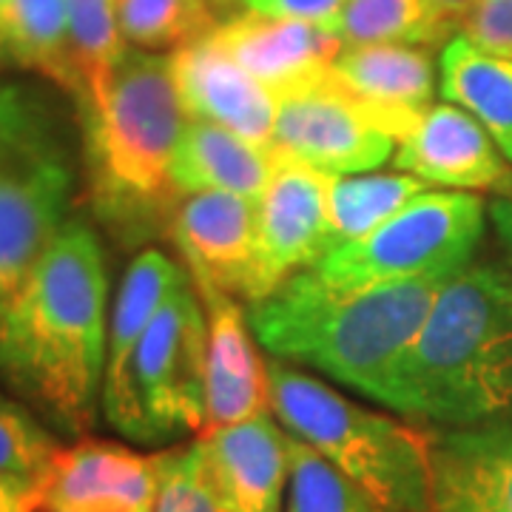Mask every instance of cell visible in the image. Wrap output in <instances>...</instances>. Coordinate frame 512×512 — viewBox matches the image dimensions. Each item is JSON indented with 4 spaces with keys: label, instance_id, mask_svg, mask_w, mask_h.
<instances>
[{
    "label": "cell",
    "instance_id": "cell-36",
    "mask_svg": "<svg viewBox=\"0 0 512 512\" xmlns=\"http://www.w3.org/2000/svg\"><path fill=\"white\" fill-rule=\"evenodd\" d=\"M20 512H66L57 501H52L49 495L40 490V484L32 481V487L26 490V498H23V510Z\"/></svg>",
    "mask_w": 512,
    "mask_h": 512
},
{
    "label": "cell",
    "instance_id": "cell-10",
    "mask_svg": "<svg viewBox=\"0 0 512 512\" xmlns=\"http://www.w3.org/2000/svg\"><path fill=\"white\" fill-rule=\"evenodd\" d=\"M396 146V137L376 126L330 72L308 89L279 100L274 151L322 174L345 177L373 171L396 154Z\"/></svg>",
    "mask_w": 512,
    "mask_h": 512
},
{
    "label": "cell",
    "instance_id": "cell-32",
    "mask_svg": "<svg viewBox=\"0 0 512 512\" xmlns=\"http://www.w3.org/2000/svg\"><path fill=\"white\" fill-rule=\"evenodd\" d=\"M345 6L348 0H248L245 3V9H254L259 15L302 20V23L322 26L328 32H333Z\"/></svg>",
    "mask_w": 512,
    "mask_h": 512
},
{
    "label": "cell",
    "instance_id": "cell-29",
    "mask_svg": "<svg viewBox=\"0 0 512 512\" xmlns=\"http://www.w3.org/2000/svg\"><path fill=\"white\" fill-rule=\"evenodd\" d=\"M57 450L55 433L20 399L0 390V473L40 478Z\"/></svg>",
    "mask_w": 512,
    "mask_h": 512
},
{
    "label": "cell",
    "instance_id": "cell-18",
    "mask_svg": "<svg viewBox=\"0 0 512 512\" xmlns=\"http://www.w3.org/2000/svg\"><path fill=\"white\" fill-rule=\"evenodd\" d=\"M171 63L188 117L220 123L254 146L274 151L279 100L234 57L211 43V37L205 35L171 52Z\"/></svg>",
    "mask_w": 512,
    "mask_h": 512
},
{
    "label": "cell",
    "instance_id": "cell-3",
    "mask_svg": "<svg viewBox=\"0 0 512 512\" xmlns=\"http://www.w3.org/2000/svg\"><path fill=\"white\" fill-rule=\"evenodd\" d=\"M188 123L171 52L128 46L106 89L80 106L89 197L114 234L137 237L174 217V151Z\"/></svg>",
    "mask_w": 512,
    "mask_h": 512
},
{
    "label": "cell",
    "instance_id": "cell-33",
    "mask_svg": "<svg viewBox=\"0 0 512 512\" xmlns=\"http://www.w3.org/2000/svg\"><path fill=\"white\" fill-rule=\"evenodd\" d=\"M35 478L15 476V473H0V512H20L26 490L32 487Z\"/></svg>",
    "mask_w": 512,
    "mask_h": 512
},
{
    "label": "cell",
    "instance_id": "cell-19",
    "mask_svg": "<svg viewBox=\"0 0 512 512\" xmlns=\"http://www.w3.org/2000/svg\"><path fill=\"white\" fill-rule=\"evenodd\" d=\"M333 80L384 128L396 143L433 106L436 66L427 46H345L333 66Z\"/></svg>",
    "mask_w": 512,
    "mask_h": 512
},
{
    "label": "cell",
    "instance_id": "cell-31",
    "mask_svg": "<svg viewBox=\"0 0 512 512\" xmlns=\"http://www.w3.org/2000/svg\"><path fill=\"white\" fill-rule=\"evenodd\" d=\"M461 35L484 52L512 57V0H478L461 26Z\"/></svg>",
    "mask_w": 512,
    "mask_h": 512
},
{
    "label": "cell",
    "instance_id": "cell-4",
    "mask_svg": "<svg viewBox=\"0 0 512 512\" xmlns=\"http://www.w3.org/2000/svg\"><path fill=\"white\" fill-rule=\"evenodd\" d=\"M512 407V268L467 265L436 296L396 379L393 410L464 427Z\"/></svg>",
    "mask_w": 512,
    "mask_h": 512
},
{
    "label": "cell",
    "instance_id": "cell-13",
    "mask_svg": "<svg viewBox=\"0 0 512 512\" xmlns=\"http://www.w3.org/2000/svg\"><path fill=\"white\" fill-rule=\"evenodd\" d=\"M208 37L262 86H268L276 100L322 80L345 49L342 40L322 26L271 18L254 9L220 20Z\"/></svg>",
    "mask_w": 512,
    "mask_h": 512
},
{
    "label": "cell",
    "instance_id": "cell-23",
    "mask_svg": "<svg viewBox=\"0 0 512 512\" xmlns=\"http://www.w3.org/2000/svg\"><path fill=\"white\" fill-rule=\"evenodd\" d=\"M0 52L77 100L69 0H6L0 6Z\"/></svg>",
    "mask_w": 512,
    "mask_h": 512
},
{
    "label": "cell",
    "instance_id": "cell-20",
    "mask_svg": "<svg viewBox=\"0 0 512 512\" xmlns=\"http://www.w3.org/2000/svg\"><path fill=\"white\" fill-rule=\"evenodd\" d=\"M271 171L274 151L254 146L237 131L200 117H188L171 165L180 197L200 191H228L259 200L268 188Z\"/></svg>",
    "mask_w": 512,
    "mask_h": 512
},
{
    "label": "cell",
    "instance_id": "cell-24",
    "mask_svg": "<svg viewBox=\"0 0 512 512\" xmlns=\"http://www.w3.org/2000/svg\"><path fill=\"white\" fill-rule=\"evenodd\" d=\"M427 191V183L407 174H345L330 183V231L333 251L373 234L379 225L399 214L407 202Z\"/></svg>",
    "mask_w": 512,
    "mask_h": 512
},
{
    "label": "cell",
    "instance_id": "cell-26",
    "mask_svg": "<svg viewBox=\"0 0 512 512\" xmlns=\"http://www.w3.org/2000/svg\"><path fill=\"white\" fill-rule=\"evenodd\" d=\"M120 0H69V37L77 74V109L106 89L111 72L128 52L120 29Z\"/></svg>",
    "mask_w": 512,
    "mask_h": 512
},
{
    "label": "cell",
    "instance_id": "cell-37",
    "mask_svg": "<svg viewBox=\"0 0 512 512\" xmlns=\"http://www.w3.org/2000/svg\"><path fill=\"white\" fill-rule=\"evenodd\" d=\"M245 3L248 0H211V6H214V12H217V18L225 20L231 18V15H237L245 9Z\"/></svg>",
    "mask_w": 512,
    "mask_h": 512
},
{
    "label": "cell",
    "instance_id": "cell-11",
    "mask_svg": "<svg viewBox=\"0 0 512 512\" xmlns=\"http://www.w3.org/2000/svg\"><path fill=\"white\" fill-rule=\"evenodd\" d=\"M430 512H512V421L427 430Z\"/></svg>",
    "mask_w": 512,
    "mask_h": 512
},
{
    "label": "cell",
    "instance_id": "cell-8",
    "mask_svg": "<svg viewBox=\"0 0 512 512\" xmlns=\"http://www.w3.org/2000/svg\"><path fill=\"white\" fill-rule=\"evenodd\" d=\"M484 202L464 191H424L373 234L322 256L311 271L339 288L404 279H453L473 265Z\"/></svg>",
    "mask_w": 512,
    "mask_h": 512
},
{
    "label": "cell",
    "instance_id": "cell-39",
    "mask_svg": "<svg viewBox=\"0 0 512 512\" xmlns=\"http://www.w3.org/2000/svg\"><path fill=\"white\" fill-rule=\"evenodd\" d=\"M3 3H6V0H0V6H3Z\"/></svg>",
    "mask_w": 512,
    "mask_h": 512
},
{
    "label": "cell",
    "instance_id": "cell-27",
    "mask_svg": "<svg viewBox=\"0 0 512 512\" xmlns=\"http://www.w3.org/2000/svg\"><path fill=\"white\" fill-rule=\"evenodd\" d=\"M120 29L128 46L177 52L220 23L211 0H120Z\"/></svg>",
    "mask_w": 512,
    "mask_h": 512
},
{
    "label": "cell",
    "instance_id": "cell-34",
    "mask_svg": "<svg viewBox=\"0 0 512 512\" xmlns=\"http://www.w3.org/2000/svg\"><path fill=\"white\" fill-rule=\"evenodd\" d=\"M478 0H430V6L436 9V15L441 20H447L453 29H461L464 26V20L470 18V12L476 9Z\"/></svg>",
    "mask_w": 512,
    "mask_h": 512
},
{
    "label": "cell",
    "instance_id": "cell-40",
    "mask_svg": "<svg viewBox=\"0 0 512 512\" xmlns=\"http://www.w3.org/2000/svg\"><path fill=\"white\" fill-rule=\"evenodd\" d=\"M0 57H3V52H0Z\"/></svg>",
    "mask_w": 512,
    "mask_h": 512
},
{
    "label": "cell",
    "instance_id": "cell-16",
    "mask_svg": "<svg viewBox=\"0 0 512 512\" xmlns=\"http://www.w3.org/2000/svg\"><path fill=\"white\" fill-rule=\"evenodd\" d=\"M202 464L225 512H285L291 447L271 413L200 433Z\"/></svg>",
    "mask_w": 512,
    "mask_h": 512
},
{
    "label": "cell",
    "instance_id": "cell-12",
    "mask_svg": "<svg viewBox=\"0 0 512 512\" xmlns=\"http://www.w3.org/2000/svg\"><path fill=\"white\" fill-rule=\"evenodd\" d=\"M393 165L424 183L456 191H493L512 197V168L473 114L453 103H433L399 140Z\"/></svg>",
    "mask_w": 512,
    "mask_h": 512
},
{
    "label": "cell",
    "instance_id": "cell-14",
    "mask_svg": "<svg viewBox=\"0 0 512 512\" xmlns=\"http://www.w3.org/2000/svg\"><path fill=\"white\" fill-rule=\"evenodd\" d=\"M35 481L66 512H154L160 453L143 456L126 444L80 439L60 447Z\"/></svg>",
    "mask_w": 512,
    "mask_h": 512
},
{
    "label": "cell",
    "instance_id": "cell-2",
    "mask_svg": "<svg viewBox=\"0 0 512 512\" xmlns=\"http://www.w3.org/2000/svg\"><path fill=\"white\" fill-rule=\"evenodd\" d=\"M447 282L339 288L308 268L254 302L248 322L274 359L313 367L393 410L399 367Z\"/></svg>",
    "mask_w": 512,
    "mask_h": 512
},
{
    "label": "cell",
    "instance_id": "cell-6",
    "mask_svg": "<svg viewBox=\"0 0 512 512\" xmlns=\"http://www.w3.org/2000/svg\"><path fill=\"white\" fill-rule=\"evenodd\" d=\"M77 148L72 123L35 86L0 83V276L32 271L69 225Z\"/></svg>",
    "mask_w": 512,
    "mask_h": 512
},
{
    "label": "cell",
    "instance_id": "cell-22",
    "mask_svg": "<svg viewBox=\"0 0 512 512\" xmlns=\"http://www.w3.org/2000/svg\"><path fill=\"white\" fill-rule=\"evenodd\" d=\"M439 92L473 114L512 163V57L484 52L467 35H453L439 57Z\"/></svg>",
    "mask_w": 512,
    "mask_h": 512
},
{
    "label": "cell",
    "instance_id": "cell-28",
    "mask_svg": "<svg viewBox=\"0 0 512 512\" xmlns=\"http://www.w3.org/2000/svg\"><path fill=\"white\" fill-rule=\"evenodd\" d=\"M291 436V433H288ZM291 478L285 495V512H384L379 501L339 473L305 441H288Z\"/></svg>",
    "mask_w": 512,
    "mask_h": 512
},
{
    "label": "cell",
    "instance_id": "cell-9",
    "mask_svg": "<svg viewBox=\"0 0 512 512\" xmlns=\"http://www.w3.org/2000/svg\"><path fill=\"white\" fill-rule=\"evenodd\" d=\"M330 183V174L274 151V171L259 197L254 268L245 293L248 305L333 251Z\"/></svg>",
    "mask_w": 512,
    "mask_h": 512
},
{
    "label": "cell",
    "instance_id": "cell-21",
    "mask_svg": "<svg viewBox=\"0 0 512 512\" xmlns=\"http://www.w3.org/2000/svg\"><path fill=\"white\" fill-rule=\"evenodd\" d=\"M185 271L168 259L163 251H140L128 262L120 279L109 325V350H106V376H103V407L111 404L126 387L128 367L146 336L151 319L165 305V299L183 285Z\"/></svg>",
    "mask_w": 512,
    "mask_h": 512
},
{
    "label": "cell",
    "instance_id": "cell-17",
    "mask_svg": "<svg viewBox=\"0 0 512 512\" xmlns=\"http://www.w3.org/2000/svg\"><path fill=\"white\" fill-rule=\"evenodd\" d=\"M259 200L228 191L185 194L171 217V237L191 282H208L245 302L254 268Z\"/></svg>",
    "mask_w": 512,
    "mask_h": 512
},
{
    "label": "cell",
    "instance_id": "cell-35",
    "mask_svg": "<svg viewBox=\"0 0 512 512\" xmlns=\"http://www.w3.org/2000/svg\"><path fill=\"white\" fill-rule=\"evenodd\" d=\"M490 217H493L498 239L507 245V251L512 254V197H498L490 205Z\"/></svg>",
    "mask_w": 512,
    "mask_h": 512
},
{
    "label": "cell",
    "instance_id": "cell-30",
    "mask_svg": "<svg viewBox=\"0 0 512 512\" xmlns=\"http://www.w3.org/2000/svg\"><path fill=\"white\" fill-rule=\"evenodd\" d=\"M154 512H225L205 476L200 441L160 453Z\"/></svg>",
    "mask_w": 512,
    "mask_h": 512
},
{
    "label": "cell",
    "instance_id": "cell-1",
    "mask_svg": "<svg viewBox=\"0 0 512 512\" xmlns=\"http://www.w3.org/2000/svg\"><path fill=\"white\" fill-rule=\"evenodd\" d=\"M106 299L103 245L72 220L20 279L0 322V379L60 436H86L103 410Z\"/></svg>",
    "mask_w": 512,
    "mask_h": 512
},
{
    "label": "cell",
    "instance_id": "cell-15",
    "mask_svg": "<svg viewBox=\"0 0 512 512\" xmlns=\"http://www.w3.org/2000/svg\"><path fill=\"white\" fill-rule=\"evenodd\" d=\"M208 319L205 359V430L231 427L271 410L268 362H262L251 322L237 296L194 282Z\"/></svg>",
    "mask_w": 512,
    "mask_h": 512
},
{
    "label": "cell",
    "instance_id": "cell-7",
    "mask_svg": "<svg viewBox=\"0 0 512 512\" xmlns=\"http://www.w3.org/2000/svg\"><path fill=\"white\" fill-rule=\"evenodd\" d=\"M208 319L191 276L151 319L126 387L103 416L128 441L165 444L205 427Z\"/></svg>",
    "mask_w": 512,
    "mask_h": 512
},
{
    "label": "cell",
    "instance_id": "cell-25",
    "mask_svg": "<svg viewBox=\"0 0 512 512\" xmlns=\"http://www.w3.org/2000/svg\"><path fill=\"white\" fill-rule=\"evenodd\" d=\"M342 46H427L458 35L456 29L436 15L430 0H348L333 26Z\"/></svg>",
    "mask_w": 512,
    "mask_h": 512
},
{
    "label": "cell",
    "instance_id": "cell-5",
    "mask_svg": "<svg viewBox=\"0 0 512 512\" xmlns=\"http://www.w3.org/2000/svg\"><path fill=\"white\" fill-rule=\"evenodd\" d=\"M271 410L384 512H430L427 430L353 402L291 362H268Z\"/></svg>",
    "mask_w": 512,
    "mask_h": 512
},
{
    "label": "cell",
    "instance_id": "cell-38",
    "mask_svg": "<svg viewBox=\"0 0 512 512\" xmlns=\"http://www.w3.org/2000/svg\"><path fill=\"white\" fill-rule=\"evenodd\" d=\"M15 291H18V285H12L9 279H3V276H0V322H3V316H6V308H9V302H12Z\"/></svg>",
    "mask_w": 512,
    "mask_h": 512
}]
</instances>
